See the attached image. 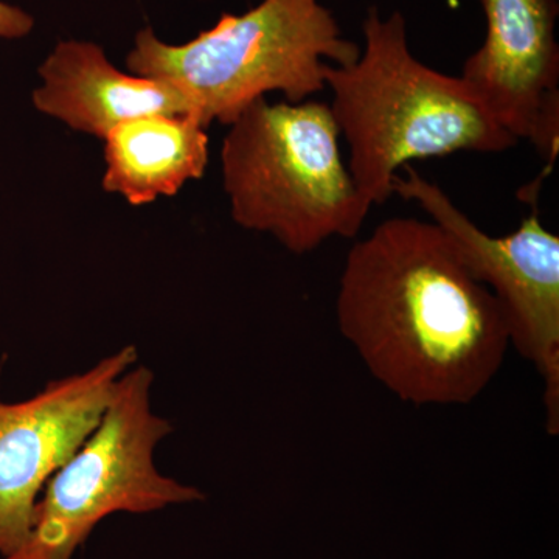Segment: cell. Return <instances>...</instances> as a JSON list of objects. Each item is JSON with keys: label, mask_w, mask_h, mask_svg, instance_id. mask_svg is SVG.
Listing matches in <instances>:
<instances>
[{"label": "cell", "mask_w": 559, "mask_h": 559, "mask_svg": "<svg viewBox=\"0 0 559 559\" xmlns=\"http://www.w3.org/2000/svg\"><path fill=\"white\" fill-rule=\"evenodd\" d=\"M336 316L371 377L414 406L473 403L510 348L499 301L432 221L385 219L356 242Z\"/></svg>", "instance_id": "obj_1"}, {"label": "cell", "mask_w": 559, "mask_h": 559, "mask_svg": "<svg viewBox=\"0 0 559 559\" xmlns=\"http://www.w3.org/2000/svg\"><path fill=\"white\" fill-rule=\"evenodd\" d=\"M362 31L366 49L358 61L330 64L325 84L348 143L349 175L371 205L389 201L393 178L412 160L518 145L460 76L437 72L412 55L399 11L382 17L370 9Z\"/></svg>", "instance_id": "obj_2"}, {"label": "cell", "mask_w": 559, "mask_h": 559, "mask_svg": "<svg viewBox=\"0 0 559 559\" xmlns=\"http://www.w3.org/2000/svg\"><path fill=\"white\" fill-rule=\"evenodd\" d=\"M359 57L358 44L342 36L320 0H263L240 16L221 14L212 28L179 46L143 28L127 68L180 91L209 128L213 121L229 127L270 92L307 102L326 87V61L342 68Z\"/></svg>", "instance_id": "obj_3"}, {"label": "cell", "mask_w": 559, "mask_h": 559, "mask_svg": "<svg viewBox=\"0 0 559 559\" xmlns=\"http://www.w3.org/2000/svg\"><path fill=\"white\" fill-rule=\"evenodd\" d=\"M221 150L231 218L304 255L333 237L355 238L371 204L342 159L325 103H272L242 110Z\"/></svg>", "instance_id": "obj_4"}, {"label": "cell", "mask_w": 559, "mask_h": 559, "mask_svg": "<svg viewBox=\"0 0 559 559\" xmlns=\"http://www.w3.org/2000/svg\"><path fill=\"white\" fill-rule=\"evenodd\" d=\"M153 371L121 374L97 428L55 471L36 503L31 536L3 559H72L105 518L200 502V489L164 476L154 451L173 426L151 409Z\"/></svg>", "instance_id": "obj_5"}, {"label": "cell", "mask_w": 559, "mask_h": 559, "mask_svg": "<svg viewBox=\"0 0 559 559\" xmlns=\"http://www.w3.org/2000/svg\"><path fill=\"white\" fill-rule=\"evenodd\" d=\"M406 176L393 178V193L415 201L457 246L471 274L499 301L509 326L510 345L532 362L544 381L546 426L559 433V237L539 219L544 170L521 198H530L532 213L520 229L491 237L479 229L436 183L404 165Z\"/></svg>", "instance_id": "obj_6"}, {"label": "cell", "mask_w": 559, "mask_h": 559, "mask_svg": "<svg viewBox=\"0 0 559 559\" xmlns=\"http://www.w3.org/2000/svg\"><path fill=\"white\" fill-rule=\"evenodd\" d=\"M123 347L83 373L51 381L32 399L0 400V555L31 536L36 503L55 471L97 428L121 374L138 362ZM2 373V369H0Z\"/></svg>", "instance_id": "obj_7"}, {"label": "cell", "mask_w": 559, "mask_h": 559, "mask_svg": "<svg viewBox=\"0 0 559 559\" xmlns=\"http://www.w3.org/2000/svg\"><path fill=\"white\" fill-rule=\"evenodd\" d=\"M487 38L462 69L463 83L513 138L554 170L559 153L558 0H479Z\"/></svg>", "instance_id": "obj_8"}, {"label": "cell", "mask_w": 559, "mask_h": 559, "mask_svg": "<svg viewBox=\"0 0 559 559\" xmlns=\"http://www.w3.org/2000/svg\"><path fill=\"white\" fill-rule=\"evenodd\" d=\"M35 108L72 130L105 139L143 116H194L190 102L164 81L124 73L94 43L62 40L40 64Z\"/></svg>", "instance_id": "obj_9"}, {"label": "cell", "mask_w": 559, "mask_h": 559, "mask_svg": "<svg viewBox=\"0 0 559 559\" xmlns=\"http://www.w3.org/2000/svg\"><path fill=\"white\" fill-rule=\"evenodd\" d=\"M103 142V190L120 194L134 207L175 197L207 170V128L197 116L138 117L117 124Z\"/></svg>", "instance_id": "obj_10"}, {"label": "cell", "mask_w": 559, "mask_h": 559, "mask_svg": "<svg viewBox=\"0 0 559 559\" xmlns=\"http://www.w3.org/2000/svg\"><path fill=\"white\" fill-rule=\"evenodd\" d=\"M35 20L20 7L0 0V39H21L31 35Z\"/></svg>", "instance_id": "obj_11"}]
</instances>
